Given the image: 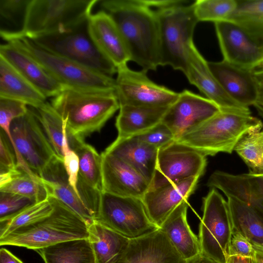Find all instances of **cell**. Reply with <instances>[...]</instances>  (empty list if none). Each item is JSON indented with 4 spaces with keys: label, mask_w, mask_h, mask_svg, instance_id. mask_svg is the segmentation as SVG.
<instances>
[{
    "label": "cell",
    "mask_w": 263,
    "mask_h": 263,
    "mask_svg": "<svg viewBox=\"0 0 263 263\" xmlns=\"http://www.w3.org/2000/svg\"><path fill=\"white\" fill-rule=\"evenodd\" d=\"M221 110L206 97L184 90L168 108L161 122L170 128L177 141Z\"/></svg>",
    "instance_id": "obj_14"
},
{
    "label": "cell",
    "mask_w": 263,
    "mask_h": 263,
    "mask_svg": "<svg viewBox=\"0 0 263 263\" xmlns=\"http://www.w3.org/2000/svg\"><path fill=\"white\" fill-rule=\"evenodd\" d=\"M0 263H23L21 260L5 248L0 250Z\"/></svg>",
    "instance_id": "obj_47"
},
{
    "label": "cell",
    "mask_w": 263,
    "mask_h": 263,
    "mask_svg": "<svg viewBox=\"0 0 263 263\" xmlns=\"http://www.w3.org/2000/svg\"><path fill=\"white\" fill-rule=\"evenodd\" d=\"M209 67L224 91L241 106L254 105L258 94L254 70L243 68L224 60L208 62Z\"/></svg>",
    "instance_id": "obj_19"
},
{
    "label": "cell",
    "mask_w": 263,
    "mask_h": 263,
    "mask_svg": "<svg viewBox=\"0 0 263 263\" xmlns=\"http://www.w3.org/2000/svg\"><path fill=\"white\" fill-rule=\"evenodd\" d=\"M88 231L97 263H118L130 239L97 221L89 226Z\"/></svg>",
    "instance_id": "obj_29"
},
{
    "label": "cell",
    "mask_w": 263,
    "mask_h": 263,
    "mask_svg": "<svg viewBox=\"0 0 263 263\" xmlns=\"http://www.w3.org/2000/svg\"><path fill=\"white\" fill-rule=\"evenodd\" d=\"M185 263H215L206 256L200 254L196 257L186 260Z\"/></svg>",
    "instance_id": "obj_49"
},
{
    "label": "cell",
    "mask_w": 263,
    "mask_h": 263,
    "mask_svg": "<svg viewBox=\"0 0 263 263\" xmlns=\"http://www.w3.org/2000/svg\"><path fill=\"white\" fill-rule=\"evenodd\" d=\"M200 177L148 190L142 200L151 220L158 227L181 203L187 201L194 192Z\"/></svg>",
    "instance_id": "obj_20"
},
{
    "label": "cell",
    "mask_w": 263,
    "mask_h": 263,
    "mask_svg": "<svg viewBox=\"0 0 263 263\" xmlns=\"http://www.w3.org/2000/svg\"><path fill=\"white\" fill-rule=\"evenodd\" d=\"M39 177L47 191L48 197H53L63 202L88 226L95 221L92 214L70 186L63 161L57 156L46 165Z\"/></svg>",
    "instance_id": "obj_23"
},
{
    "label": "cell",
    "mask_w": 263,
    "mask_h": 263,
    "mask_svg": "<svg viewBox=\"0 0 263 263\" xmlns=\"http://www.w3.org/2000/svg\"><path fill=\"white\" fill-rule=\"evenodd\" d=\"M165 234L160 229L146 236L130 239L118 263H185Z\"/></svg>",
    "instance_id": "obj_22"
},
{
    "label": "cell",
    "mask_w": 263,
    "mask_h": 263,
    "mask_svg": "<svg viewBox=\"0 0 263 263\" xmlns=\"http://www.w3.org/2000/svg\"><path fill=\"white\" fill-rule=\"evenodd\" d=\"M30 1L0 0V34L6 42L22 31Z\"/></svg>",
    "instance_id": "obj_34"
},
{
    "label": "cell",
    "mask_w": 263,
    "mask_h": 263,
    "mask_svg": "<svg viewBox=\"0 0 263 263\" xmlns=\"http://www.w3.org/2000/svg\"><path fill=\"white\" fill-rule=\"evenodd\" d=\"M250 260L251 258L232 255L229 257L227 263H250Z\"/></svg>",
    "instance_id": "obj_50"
},
{
    "label": "cell",
    "mask_w": 263,
    "mask_h": 263,
    "mask_svg": "<svg viewBox=\"0 0 263 263\" xmlns=\"http://www.w3.org/2000/svg\"><path fill=\"white\" fill-rule=\"evenodd\" d=\"M214 25L223 60L253 70L261 67L263 50L239 26L228 21Z\"/></svg>",
    "instance_id": "obj_15"
},
{
    "label": "cell",
    "mask_w": 263,
    "mask_h": 263,
    "mask_svg": "<svg viewBox=\"0 0 263 263\" xmlns=\"http://www.w3.org/2000/svg\"><path fill=\"white\" fill-rule=\"evenodd\" d=\"M18 168L13 147L4 131L0 132V172Z\"/></svg>",
    "instance_id": "obj_43"
},
{
    "label": "cell",
    "mask_w": 263,
    "mask_h": 263,
    "mask_svg": "<svg viewBox=\"0 0 263 263\" xmlns=\"http://www.w3.org/2000/svg\"><path fill=\"white\" fill-rule=\"evenodd\" d=\"M134 137L158 149L176 141L173 133L162 122L149 130Z\"/></svg>",
    "instance_id": "obj_41"
},
{
    "label": "cell",
    "mask_w": 263,
    "mask_h": 263,
    "mask_svg": "<svg viewBox=\"0 0 263 263\" xmlns=\"http://www.w3.org/2000/svg\"><path fill=\"white\" fill-rule=\"evenodd\" d=\"M256 79L257 80L258 94L254 106L263 116V79H259L257 78Z\"/></svg>",
    "instance_id": "obj_48"
},
{
    "label": "cell",
    "mask_w": 263,
    "mask_h": 263,
    "mask_svg": "<svg viewBox=\"0 0 263 263\" xmlns=\"http://www.w3.org/2000/svg\"><path fill=\"white\" fill-rule=\"evenodd\" d=\"M232 234L228 202L212 188L203 199L198 238L201 254L215 263H227Z\"/></svg>",
    "instance_id": "obj_10"
},
{
    "label": "cell",
    "mask_w": 263,
    "mask_h": 263,
    "mask_svg": "<svg viewBox=\"0 0 263 263\" xmlns=\"http://www.w3.org/2000/svg\"><path fill=\"white\" fill-rule=\"evenodd\" d=\"M255 253V249L251 242L241 234L233 232L231 239L229 256H239L252 258Z\"/></svg>",
    "instance_id": "obj_45"
},
{
    "label": "cell",
    "mask_w": 263,
    "mask_h": 263,
    "mask_svg": "<svg viewBox=\"0 0 263 263\" xmlns=\"http://www.w3.org/2000/svg\"><path fill=\"white\" fill-rule=\"evenodd\" d=\"M63 151L64 154L63 164L67 174L69 183L81 199L77 189L79 178V157L76 152L70 148L69 144L64 145Z\"/></svg>",
    "instance_id": "obj_42"
},
{
    "label": "cell",
    "mask_w": 263,
    "mask_h": 263,
    "mask_svg": "<svg viewBox=\"0 0 263 263\" xmlns=\"http://www.w3.org/2000/svg\"><path fill=\"white\" fill-rule=\"evenodd\" d=\"M10 133L17 168L40 180V175L56 155L33 110L28 108L24 115L13 120Z\"/></svg>",
    "instance_id": "obj_8"
},
{
    "label": "cell",
    "mask_w": 263,
    "mask_h": 263,
    "mask_svg": "<svg viewBox=\"0 0 263 263\" xmlns=\"http://www.w3.org/2000/svg\"><path fill=\"white\" fill-rule=\"evenodd\" d=\"M50 104L66 123L69 146L100 132L120 108L115 91L65 87Z\"/></svg>",
    "instance_id": "obj_2"
},
{
    "label": "cell",
    "mask_w": 263,
    "mask_h": 263,
    "mask_svg": "<svg viewBox=\"0 0 263 263\" xmlns=\"http://www.w3.org/2000/svg\"><path fill=\"white\" fill-rule=\"evenodd\" d=\"M189 82L222 110H248L234 101L224 91L211 72L206 61L195 46L191 45L183 72Z\"/></svg>",
    "instance_id": "obj_17"
},
{
    "label": "cell",
    "mask_w": 263,
    "mask_h": 263,
    "mask_svg": "<svg viewBox=\"0 0 263 263\" xmlns=\"http://www.w3.org/2000/svg\"><path fill=\"white\" fill-rule=\"evenodd\" d=\"M28 110L27 105L23 102L0 97V120L12 121L24 115Z\"/></svg>",
    "instance_id": "obj_44"
},
{
    "label": "cell",
    "mask_w": 263,
    "mask_h": 263,
    "mask_svg": "<svg viewBox=\"0 0 263 263\" xmlns=\"http://www.w3.org/2000/svg\"><path fill=\"white\" fill-rule=\"evenodd\" d=\"M234 151L248 166L249 173L263 174V130L245 135Z\"/></svg>",
    "instance_id": "obj_37"
},
{
    "label": "cell",
    "mask_w": 263,
    "mask_h": 263,
    "mask_svg": "<svg viewBox=\"0 0 263 263\" xmlns=\"http://www.w3.org/2000/svg\"><path fill=\"white\" fill-rule=\"evenodd\" d=\"M254 74L257 79H263V68L254 70Z\"/></svg>",
    "instance_id": "obj_52"
},
{
    "label": "cell",
    "mask_w": 263,
    "mask_h": 263,
    "mask_svg": "<svg viewBox=\"0 0 263 263\" xmlns=\"http://www.w3.org/2000/svg\"><path fill=\"white\" fill-rule=\"evenodd\" d=\"M39 63L65 87L115 91L116 79L48 51L27 37L8 42Z\"/></svg>",
    "instance_id": "obj_7"
},
{
    "label": "cell",
    "mask_w": 263,
    "mask_h": 263,
    "mask_svg": "<svg viewBox=\"0 0 263 263\" xmlns=\"http://www.w3.org/2000/svg\"><path fill=\"white\" fill-rule=\"evenodd\" d=\"M89 34L100 51L117 68L127 65L130 57L115 23L105 11L91 14L88 20Z\"/></svg>",
    "instance_id": "obj_18"
},
{
    "label": "cell",
    "mask_w": 263,
    "mask_h": 263,
    "mask_svg": "<svg viewBox=\"0 0 263 263\" xmlns=\"http://www.w3.org/2000/svg\"><path fill=\"white\" fill-rule=\"evenodd\" d=\"M260 68H263V63H262L261 67L260 68H258V69H260Z\"/></svg>",
    "instance_id": "obj_53"
},
{
    "label": "cell",
    "mask_w": 263,
    "mask_h": 263,
    "mask_svg": "<svg viewBox=\"0 0 263 263\" xmlns=\"http://www.w3.org/2000/svg\"><path fill=\"white\" fill-rule=\"evenodd\" d=\"M35 202L23 196L0 192V221L9 218Z\"/></svg>",
    "instance_id": "obj_40"
},
{
    "label": "cell",
    "mask_w": 263,
    "mask_h": 263,
    "mask_svg": "<svg viewBox=\"0 0 263 263\" xmlns=\"http://www.w3.org/2000/svg\"><path fill=\"white\" fill-rule=\"evenodd\" d=\"M22 171L18 168H16L9 171L0 172V188L4 187L11 182L15 176Z\"/></svg>",
    "instance_id": "obj_46"
},
{
    "label": "cell",
    "mask_w": 263,
    "mask_h": 263,
    "mask_svg": "<svg viewBox=\"0 0 263 263\" xmlns=\"http://www.w3.org/2000/svg\"><path fill=\"white\" fill-rule=\"evenodd\" d=\"M79 159V176L88 185L102 192V158L91 145L81 142L73 149Z\"/></svg>",
    "instance_id": "obj_35"
},
{
    "label": "cell",
    "mask_w": 263,
    "mask_h": 263,
    "mask_svg": "<svg viewBox=\"0 0 263 263\" xmlns=\"http://www.w3.org/2000/svg\"><path fill=\"white\" fill-rule=\"evenodd\" d=\"M88 20L67 31L30 40L48 51L112 77L118 69L92 41L88 30Z\"/></svg>",
    "instance_id": "obj_9"
},
{
    "label": "cell",
    "mask_w": 263,
    "mask_h": 263,
    "mask_svg": "<svg viewBox=\"0 0 263 263\" xmlns=\"http://www.w3.org/2000/svg\"><path fill=\"white\" fill-rule=\"evenodd\" d=\"M206 184L220 190L227 198H236L263 213V174L233 175L217 171Z\"/></svg>",
    "instance_id": "obj_21"
},
{
    "label": "cell",
    "mask_w": 263,
    "mask_h": 263,
    "mask_svg": "<svg viewBox=\"0 0 263 263\" xmlns=\"http://www.w3.org/2000/svg\"><path fill=\"white\" fill-rule=\"evenodd\" d=\"M250 263H263V252L255 250L254 256L251 258Z\"/></svg>",
    "instance_id": "obj_51"
},
{
    "label": "cell",
    "mask_w": 263,
    "mask_h": 263,
    "mask_svg": "<svg viewBox=\"0 0 263 263\" xmlns=\"http://www.w3.org/2000/svg\"><path fill=\"white\" fill-rule=\"evenodd\" d=\"M95 221L132 239L160 229L149 217L142 199L102 193Z\"/></svg>",
    "instance_id": "obj_11"
},
{
    "label": "cell",
    "mask_w": 263,
    "mask_h": 263,
    "mask_svg": "<svg viewBox=\"0 0 263 263\" xmlns=\"http://www.w3.org/2000/svg\"><path fill=\"white\" fill-rule=\"evenodd\" d=\"M0 97L21 101L33 108L47 102V98L1 57Z\"/></svg>",
    "instance_id": "obj_27"
},
{
    "label": "cell",
    "mask_w": 263,
    "mask_h": 263,
    "mask_svg": "<svg viewBox=\"0 0 263 263\" xmlns=\"http://www.w3.org/2000/svg\"><path fill=\"white\" fill-rule=\"evenodd\" d=\"M237 0H197L194 11L199 22L224 21L235 10Z\"/></svg>",
    "instance_id": "obj_38"
},
{
    "label": "cell",
    "mask_w": 263,
    "mask_h": 263,
    "mask_svg": "<svg viewBox=\"0 0 263 263\" xmlns=\"http://www.w3.org/2000/svg\"><path fill=\"white\" fill-rule=\"evenodd\" d=\"M187 201L179 205L160 226L175 249L186 261L201 254L198 238L187 222Z\"/></svg>",
    "instance_id": "obj_26"
},
{
    "label": "cell",
    "mask_w": 263,
    "mask_h": 263,
    "mask_svg": "<svg viewBox=\"0 0 263 263\" xmlns=\"http://www.w3.org/2000/svg\"><path fill=\"white\" fill-rule=\"evenodd\" d=\"M233 232L245 237L256 250L263 252V213L233 197L227 200Z\"/></svg>",
    "instance_id": "obj_30"
},
{
    "label": "cell",
    "mask_w": 263,
    "mask_h": 263,
    "mask_svg": "<svg viewBox=\"0 0 263 263\" xmlns=\"http://www.w3.org/2000/svg\"><path fill=\"white\" fill-rule=\"evenodd\" d=\"M158 151L154 146L132 137H117L104 151L124 161L151 184L156 170Z\"/></svg>",
    "instance_id": "obj_25"
},
{
    "label": "cell",
    "mask_w": 263,
    "mask_h": 263,
    "mask_svg": "<svg viewBox=\"0 0 263 263\" xmlns=\"http://www.w3.org/2000/svg\"><path fill=\"white\" fill-rule=\"evenodd\" d=\"M156 12L159 25L160 66H170L184 72L188 51L199 22L194 2L147 1Z\"/></svg>",
    "instance_id": "obj_3"
},
{
    "label": "cell",
    "mask_w": 263,
    "mask_h": 263,
    "mask_svg": "<svg viewBox=\"0 0 263 263\" xmlns=\"http://www.w3.org/2000/svg\"><path fill=\"white\" fill-rule=\"evenodd\" d=\"M263 123L248 110H221L176 141L205 156L231 154L239 141L249 133L260 131Z\"/></svg>",
    "instance_id": "obj_4"
},
{
    "label": "cell",
    "mask_w": 263,
    "mask_h": 263,
    "mask_svg": "<svg viewBox=\"0 0 263 263\" xmlns=\"http://www.w3.org/2000/svg\"><path fill=\"white\" fill-rule=\"evenodd\" d=\"M100 0H31L22 31L11 40L69 30L87 21Z\"/></svg>",
    "instance_id": "obj_6"
},
{
    "label": "cell",
    "mask_w": 263,
    "mask_h": 263,
    "mask_svg": "<svg viewBox=\"0 0 263 263\" xmlns=\"http://www.w3.org/2000/svg\"><path fill=\"white\" fill-rule=\"evenodd\" d=\"M53 205L48 198L35 202L13 216L0 221V238L14 230L38 221L51 214Z\"/></svg>",
    "instance_id": "obj_36"
},
{
    "label": "cell",
    "mask_w": 263,
    "mask_h": 263,
    "mask_svg": "<svg viewBox=\"0 0 263 263\" xmlns=\"http://www.w3.org/2000/svg\"><path fill=\"white\" fill-rule=\"evenodd\" d=\"M52 146L56 156L63 161V143L68 133L66 123L61 116L47 102L33 110Z\"/></svg>",
    "instance_id": "obj_33"
},
{
    "label": "cell",
    "mask_w": 263,
    "mask_h": 263,
    "mask_svg": "<svg viewBox=\"0 0 263 263\" xmlns=\"http://www.w3.org/2000/svg\"><path fill=\"white\" fill-rule=\"evenodd\" d=\"M168 107L120 106L116 121L117 137H134L149 130L162 121Z\"/></svg>",
    "instance_id": "obj_28"
},
{
    "label": "cell",
    "mask_w": 263,
    "mask_h": 263,
    "mask_svg": "<svg viewBox=\"0 0 263 263\" xmlns=\"http://www.w3.org/2000/svg\"><path fill=\"white\" fill-rule=\"evenodd\" d=\"M103 10L112 18L125 41L130 61L142 70L160 66L159 25L147 0H100Z\"/></svg>",
    "instance_id": "obj_1"
},
{
    "label": "cell",
    "mask_w": 263,
    "mask_h": 263,
    "mask_svg": "<svg viewBox=\"0 0 263 263\" xmlns=\"http://www.w3.org/2000/svg\"><path fill=\"white\" fill-rule=\"evenodd\" d=\"M36 251L45 263H97L88 238L60 242Z\"/></svg>",
    "instance_id": "obj_31"
},
{
    "label": "cell",
    "mask_w": 263,
    "mask_h": 263,
    "mask_svg": "<svg viewBox=\"0 0 263 263\" xmlns=\"http://www.w3.org/2000/svg\"><path fill=\"white\" fill-rule=\"evenodd\" d=\"M146 73L127 65L118 68L115 93L120 106L168 107L176 100L179 93L155 83Z\"/></svg>",
    "instance_id": "obj_12"
},
{
    "label": "cell",
    "mask_w": 263,
    "mask_h": 263,
    "mask_svg": "<svg viewBox=\"0 0 263 263\" xmlns=\"http://www.w3.org/2000/svg\"><path fill=\"white\" fill-rule=\"evenodd\" d=\"M53 210L48 216L0 238V245L37 250L69 240L88 238V224L59 200L48 197Z\"/></svg>",
    "instance_id": "obj_5"
},
{
    "label": "cell",
    "mask_w": 263,
    "mask_h": 263,
    "mask_svg": "<svg viewBox=\"0 0 263 263\" xmlns=\"http://www.w3.org/2000/svg\"><path fill=\"white\" fill-rule=\"evenodd\" d=\"M239 26L263 50V0H237L227 20Z\"/></svg>",
    "instance_id": "obj_32"
},
{
    "label": "cell",
    "mask_w": 263,
    "mask_h": 263,
    "mask_svg": "<svg viewBox=\"0 0 263 263\" xmlns=\"http://www.w3.org/2000/svg\"><path fill=\"white\" fill-rule=\"evenodd\" d=\"M207 164L206 156L176 141L158 151L155 174L149 190L201 177Z\"/></svg>",
    "instance_id": "obj_13"
},
{
    "label": "cell",
    "mask_w": 263,
    "mask_h": 263,
    "mask_svg": "<svg viewBox=\"0 0 263 263\" xmlns=\"http://www.w3.org/2000/svg\"><path fill=\"white\" fill-rule=\"evenodd\" d=\"M0 57L10 64L47 98L55 97L65 87L35 60L10 43L1 45Z\"/></svg>",
    "instance_id": "obj_24"
},
{
    "label": "cell",
    "mask_w": 263,
    "mask_h": 263,
    "mask_svg": "<svg viewBox=\"0 0 263 263\" xmlns=\"http://www.w3.org/2000/svg\"><path fill=\"white\" fill-rule=\"evenodd\" d=\"M0 192L18 194L36 202L48 198L47 191L41 180L33 178L23 171L15 176L9 183L0 188Z\"/></svg>",
    "instance_id": "obj_39"
},
{
    "label": "cell",
    "mask_w": 263,
    "mask_h": 263,
    "mask_svg": "<svg viewBox=\"0 0 263 263\" xmlns=\"http://www.w3.org/2000/svg\"><path fill=\"white\" fill-rule=\"evenodd\" d=\"M102 158V192L142 199L149 189L147 181L119 158L106 152Z\"/></svg>",
    "instance_id": "obj_16"
}]
</instances>
